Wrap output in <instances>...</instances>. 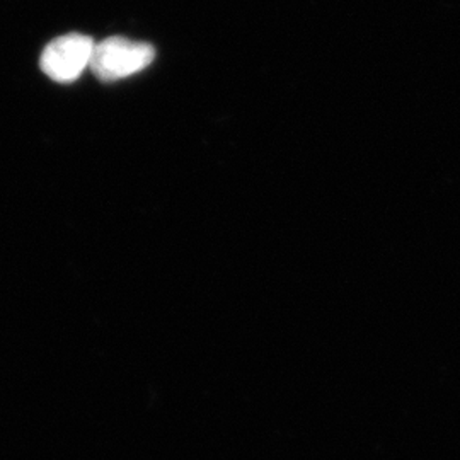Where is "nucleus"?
I'll use <instances>...</instances> for the list:
<instances>
[{
  "instance_id": "nucleus-1",
  "label": "nucleus",
  "mask_w": 460,
  "mask_h": 460,
  "mask_svg": "<svg viewBox=\"0 0 460 460\" xmlns=\"http://www.w3.org/2000/svg\"><path fill=\"white\" fill-rule=\"evenodd\" d=\"M154 57L155 49L148 43L111 36L96 45L89 66L99 81L113 83L146 70Z\"/></svg>"
},
{
  "instance_id": "nucleus-2",
  "label": "nucleus",
  "mask_w": 460,
  "mask_h": 460,
  "mask_svg": "<svg viewBox=\"0 0 460 460\" xmlns=\"http://www.w3.org/2000/svg\"><path fill=\"white\" fill-rule=\"evenodd\" d=\"M96 43L85 34L70 33L55 38L43 49L40 66L51 81L68 84L77 81L84 68L91 66Z\"/></svg>"
}]
</instances>
